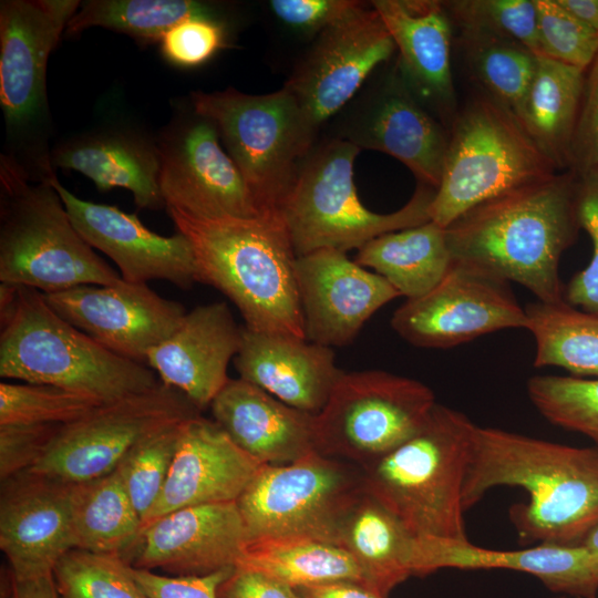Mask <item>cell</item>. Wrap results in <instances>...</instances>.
I'll return each mask as SVG.
<instances>
[{
	"label": "cell",
	"instance_id": "43",
	"mask_svg": "<svg viewBox=\"0 0 598 598\" xmlns=\"http://www.w3.org/2000/svg\"><path fill=\"white\" fill-rule=\"evenodd\" d=\"M538 54L584 70L598 54V32L590 29L557 0H534Z\"/></svg>",
	"mask_w": 598,
	"mask_h": 598
},
{
	"label": "cell",
	"instance_id": "1",
	"mask_svg": "<svg viewBox=\"0 0 598 598\" xmlns=\"http://www.w3.org/2000/svg\"><path fill=\"white\" fill-rule=\"evenodd\" d=\"M523 488L509 509L523 544L578 545L598 525V447H576L478 426L463 488L464 509L492 488Z\"/></svg>",
	"mask_w": 598,
	"mask_h": 598
},
{
	"label": "cell",
	"instance_id": "23",
	"mask_svg": "<svg viewBox=\"0 0 598 598\" xmlns=\"http://www.w3.org/2000/svg\"><path fill=\"white\" fill-rule=\"evenodd\" d=\"M262 465L214 420L200 414L186 420L163 491L142 527L181 508L237 502Z\"/></svg>",
	"mask_w": 598,
	"mask_h": 598
},
{
	"label": "cell",
	"instance_id": "45",
	"mask_svg": "<svg viewBox=\"0 0 598 598\" xmlns=\"http://www.w3.org/2000/svg\"><path fill=\"white\" fill-rule=\"evenodd\" d=\"M225 22L216 17H195L171 28L161 39L163 56L182 68L198 66L226 47Z\"/></svg>",
	"mask_w": 598,
	"mask_h": 598
},
{
	"label": "cell",
	"instance_id": "40",
	"mask_svg": "<svg viewBox=\"0 0 598 598\" xmlns=\"http://www.w3.org/2000/svg\"><path fill=\"white\" fill-rule=\"evenodd\" d=\"M185 421L167 424L142 439L114 470L142 522L163 491Z\"/></svg>",
	"mask_w": 598,
	"mask_h": 598
},
{
	"label": "cell",
	"instance_id": "36",
	"mask_svg": "<svg viewBox=\"0 0 598 598\" xmlns=\"http://www.w3.org/2000/svg\"><path fill=\"white\" fill-rule=\"evenodd\" d=\"M195 17H216L215 9L195 0H89L81 2L65 33L75 35L102 27L146 42H159L171 28Z\"/></svg>",
	"mask_w": 598,
	"mask_h": 598
},
{
	"label": "cell",
	"instance_id": "47",
	"mask_svg": "<svg viewBox=\"0 0 598 598\" xmlns=\"http://www.w3.org/2000/svg\"><path fill=\"white\" fill-rule=\"evenodd\" d=\"M367 6L355 0H271L269 7L283 23L320 33Z\"/></svg>",
	"mask_w": 598,
	"mask_h": 598
},
{
	"label": "cell",
	"instance_id": "53",
	"mask_svg": "<svg viewBox=\"0 0 598 598\" xmlns=\"http://www.w3.org/2000/svg\"><path fill=\"white\" fill-rule=\"evenodd\" d=\"M570 14L598 32V0H557Z\"/></svg>",
	"mask_w": 598,
	"mask_h": 598
},
{
	"label": "cell",
	"instance_id": "32",
	"mask_svg": "<svg viewBox=\"0 0 598 598\" xmlns=\"http://www.w3.org/2000/svg\"><path fill=\"white\" fill-rule=\"evenodd\" d=\"M354 260L406 299L430 291L453 262L445 228L432 220L373 238L358 249Z\"/></svg>",
	"mask_w": 598,
	"mask_h": 598
},
{
	"label": "cell",
	"instance_id": "31",
	"mask_svg": "<svg viewBox=\"0 0 598 598\" xmlns=\"http://www.w3.org/2000/svg\"><path fill=\"white\" fill-rule=\"evenodd\" d=\"M587 70L537 54L533 80L515 115L559 172L570 166Z\"/></svg>",
	"mask_w": 598,
	"mask_h": 598
},
{
	"label": "cell",
	"instance_id": "33",
	"mask_svg": "<svg viewBox=\"0 0 598 598\" xmlns=\"http://www.w3.org/2000/svg\"><path fill=\"white\" fill-rule=\"evenodd\" d=\"M235 567L259 571L295 589L341 580L364 582L347 550L313 537L248 540Z\"/></svg>",
	"mask_w": 598,
	"mask_h": 598
},
{
	"label": "cell",
	"instance_id": "29",
	"mask_svg": "<svg viewBox=\"0 0 598 598\" xmlns=\"http://www.w3.org/2000/svg\"><path fill=\"white\" fill-rule=\"evenodd\" d=\"M49 163L80 172L100 192L114 187L132 192L138 209H166L158 146L145 137L118 130L93 132L56 146Z\"/></svg>",
	"mask_w": 598,
	"mask_h": 598
},
{
	"label": "cell",
	"instance_id": "24",
	"mask_svg": "<svg viewBox=\"0 0 598 598\" xmlns=\"http://www.w3.org/2000/svg\"><path fill=\"white\" fill-rule=\"evenodd\" d=\"M442 568L527 573L551 591L569 597L595 598L598 590V556L582 545L538 544L526 549L497 550L470 540L414 537L410 553L412 576Z\"/></svg>",
	"mask_w": 598,
	"mask_h": 598
},
{
	"label": "cell",
	"instance_id": "19",
	"mask_svg": "<svg viewBox=\"0 0 598 598\" xmlns=\"http://www.w3.org/2000/svg\"><path fill=\"white\" fill-rule=\"evenodd\" d=\"M296 280L305 337L329 348L351 343L374 312L401 297L383 277L336 249L298 256Z\"/></svg>",
	"mask_w": 598,
	"mask_h": 598
},
{
	"label": "cell",
	"instance_id": "52",
	"mask_svg": "<svg viewBox=\"0 0 598 598\" xmlns=\"http://www.w3.org/2000/svg\"><path fill=\"white\" fill-rule=\"evenodd\" d=\"M12 598H60V596L53 574H49L28 579H16L12 576Z\"/></svg>",
	"mask_w": 598,
	"mask_h": 598
},
{
	"label": "cell",
	"instance_id": "9",
	"mask_svg": "<svg viewBox=\"0 0 598 598\" xmlns=\"http://www.w3.org/2000/svg\"><path fill=\"white\" fill-rule=\"evenodd\" d=\"M190 107L216 126L228 155L261 206L279 212L317 137L289 91H197L190 93Z\"/></svg>",
	"mask_w": 598,
	"mask_h": 598
},
{
	"label": "cell",
	"instance_id": "49",
	"mask_svg": "<svg viewBox=\"0 0 598 598\" xmlns=\"http://www.w3.org/2000/svg\"><path fill=\"white\" fill-rule=\"evenodd\" d=\"M130 568L134 579L150 598H218V586L235 567L204 576H164L153 570L132 566Z\"/></svg>",
	"mask_w": 598,
	"mask_h": 598
},
{
	"label": "cell",
	"instance_id": "22",
	"mask_svg": "<svg viewBox=\"0 0 598 598\" xmlns=\"http://www.w3.org/2000/svg\"><path fill=\"white\" fill-rule=\"evenodd\" d=\"M49 181L76 230L92 248L114 261L123 280L135 283L165 280L185 290L198 282L194 250L183 234L158 235L135 214L79 198L53 173Z\"/></svg>",
	"mask_w": 598,
	"mask_h": 598
},
{
	"label": "cell",
	"instance_id": "13",
	"mask_svg": "<svg viewBox=\"0 0 598 598\" xmlns=\"http://www.w3.org/2000/svg\"><path fill=\"white\" fill-rule=\"evenodd\" d=\"M337 115L333 137L385 153L419 184L439 187L448 128L414 94L398 60L380 66Z\"/></svg>",
	"mask_w": 598,
	"mask_h": 598
},
{
	"label": "cell",
	"instance_id": "16",
	"mask_svg": "<svg viewBox=\"0 0 598 598\" xmlns=\"http://www.w3.org/2000/svg\"><path fill=\"white\" fill-rule=\"evenodd\" d=\"M394 51V42L370 2L321 31L283 87L317 134Z\"/></svg>",
	"mask_w": 598,
	"mask_h": 598
},
{
	"label": "cell",
	"instance_id": "44",
	"mask_svg": "<svg viewBox=\"0 0 598 598\" xmlns=\"http://www.w3.org/2000/svg\"><path fill=\"white\" fill-rule=\"evenodd\" d=\"M578 176L577 213L579 226L592 245L587 267L573 276L564 289V299L584 311L598 315V167Z\"/></svg>",
	"mask_w": 598,
	"mask_h": 598
},
{
	"label": "cell",
	"instance_id": "41",
	"mask_svg": "<svg viewBox=\"0 0 598 598\" xmlns=\"http://www.w3.org/2000/svg\"><path fill=\"white\" fill-rule=\"evenodd\" d=\"M95 399L40 383H0V425L68 424L100 405Z\"/></svg>",
	"mask_w": 598,
	"mask_h": 598
},
{
	"label": "cell",
	"instance_id": "50",
	"mask_svg": "<svg viewBox=\"0 0 598 598\" xmlns=\"http://www.w3.org/2000/svg\"><path fill=\"white\" fill-rule=\"evenodd\" d=\"M218 598H300L295 588L259 571L235 567L218 586Z\"/></svg>",
	"mask_w": 598,
	"mask_h": 598
},
{
	"label": "cell",
	"instance_id": "46",
	"mask_svg": "<svg viewBox=\"0 0 598 598\" xmlns=\"http://www.w3.org/2000/svg\"><path fill=\"white\" fill-rule=\"evenodd\" d=\"M59 424L0 425V480L29 471L44 454Z\"/></svg>",
	"mask_w": 598,
	"mask_h": 598
},
{
	"label": "cell",
	"instance_id": "6",
	"mask_svg": "<svg viewBox=\"0 0 598 598\" xmlns=\"http://www.w3.org/2000/svg\"><path fill=\"white\" fill-rule=\"evenodd\" d=\"M51 174L33 178L16 156L0 157V282L42 293L117 282L74 227Z\"/></svg>",
	"mask_w": 598,
	"mask_h": 598
},
{
	"label": "cell",
	"instance_id": "17",
	"mask_svg": "<svg viewBox=\"0 0 598 598\" xmlns=\"http://www.w3.org/2000/svg\"><path fill=\"white\" fill-rule=\"evenodd\" d=\"M80 4L75 0L1 1L0 104L12 133L28 132L47 118L49 56Z\"/></svg>",
	"mask_w": 598,
	"mask_h": 598
},
{
	"label": "cell",
	"instance_id": "15",
	"mask_svg": "<svg viewBox=\"0 0 598 598\" xmlns=\"http://www.w3.org/2000/svg\"><path fill=\"white\" fill-rule=\"evenodd\" d=\"M166 209L200 218H251L268 213L220 145L216 126L192 107L156 142Z\"/></svg>",
	"mask_w": 598,
	"mask_h": 598
},
{
	"label": "cell",
	"instance_id": "38",
	"mask_svg": "<svg viewBox=\"0 0 598 598\" xmlns=\"http://www.w3.org/2000/svg\"><path fill=\"white\" fill-rule=\"evenodd\" d=\"M527 394L548 422L586 435L598 447V378L535 375Z\"/></svg>",
	"mask_w": 598,
	"mask_h": 598
},
{
	"label": "cell",
	"instance_id": "26",
	"mask_svg": "<svg viewBox=\"0 0 598 598\" xmlns=\"http://www.w3.org/2000/svg\"><path fill=\"white\" fill-rule=\"evenodd\" d=\"M414 94L446 127L457 112L451 49L453 24L442 1L374 0Z\"/></svg>",
	"mask_w": 598,
	"mask_h": 598
},
{
	"label": "cell",
	"instance_id": "34",
	"mask_svg": "<svg viewBox=\"0 0 598 598\" xmlns=\"http://www.w3.org/2000/svg\"><path fill=\"white\" fill-rule=\"evenodd\" d=\"M72 517L75 549L122 558L143 525L115 471L73 484Z\"/></svg>",
	"mask_w": 598,
	"mask_h": 598
},
{
	"label": "cell",
	"instance_id": "14",
	"mask_svg": "<svg viewBox=\"0 0 598 598\" xmlns=\"http://www.w3.org/2000/svg\"><path fill=\"white\" fill-rule=\"evenodd\" d=\"M391 327L413 346L446 349L504 329H526L527 316L507 280L453 260L435 287L394 311Z\"/></svg>",
	"mask_w": 598,
	"mask_h": 598
},
{
	"label": "cell",
	"instance_id": "25",
	"mask_svg": "<svg viewBox=\"0 0 598 598\" xmlns=\"http://www.w3.org/2000/svg\"><path fill=\"white\" fill-rule=\"evenodd\" d=\"M240 343L241 327L227 303L202 305L187 312L175 332L148 352L145 363L163 384L203 410L229 381L228 364Z\"/></svg>",
	"mask_w": 598,
	"mask_h": 598
},
{
	"label": "cell",
	"instance_id": "11",
	"mask_svg": "<svg viewBox=\"0 0 598 598\" xmlns=\"http://www.w3.org/2000/svg\"><path fill=\"white\" fill-rule=\"evenodd\" d=\"M363 488L359 466L313 451L262 465L237 499L249 540L313 537L334 543L337 524Z\"/></svg>",
	"mask_w": 598,
	"mask_h": 598
},
{
	"label": "cell",
	"instance_id": "4",
	"mask_svg": "<svg viewBox=\"0 0 598 598\" xmlns=\"http://www.w3.org/2000/svg\"><path fill=\"white\" fill-rule=\"evenodd\" d=\"M0 377L114 402L156 386L155 372L107 350L58 315L39 290L0 286Z\"/></svg>",
	"mask_w": 598,
	"mask_h": 598
},
{
	"label": "cell",
	"instance_id": "18",
	"mask_svg": "<svg viewBox=\"0 0 598 598\" xmlns=\"http://www.w3.org/2000/svg\"><path fill=\"white\" fill-rule=\"evenodd\" d=\"M63 319L123 358L144 363L186 316L183 305L166 299L147 283L122 278L112 285H83L43 293Z\"/></svg>",
	"mask_w": 598,
	"mask_h": 598
},
{
	"label": "cell",
	"instance_id": "10",
	"mask_svg": "<svg viewBox=\"0 0 598 598\" xmlns=\"http://www.w3.org/2000/svg\"><path fill=\"white\" fill-rule=\"evenodd\" d=\"M436 403L417 380L383 370L343 371L316 415V450L362 467L416 433Z\"/></svg>",
	"mask_w": 598,
	"mask_h": 598
},
{
	"label": "cell",
	"instance_id": "56",
	"mask_svg": "<svg viewBox=\"0 0 598 598\" xmlns=\"http://www.w3.org/2000/svg\"><path fill=\"white\" fill-rule=\"evenodd\" d=\"M556 598H580V597L559 596V597H556Z\"/></svg>",
	"mask_w": 598,
	"mask_h": 598
},
{
	"label": "cell",
	"instance_id": "48",
	"mask_svg": "<svg viewBox=\"0 0 598 598\" xmlns=\"http://www.w3.org/2000/svg\"><path fill=\"white\" fill-rule=\"evenodd\" d=\"M595 167H598V54L587 70L568 171L581 175Z\"/></svg>",
	"mask_w": 598,
	"mask_h": 598
},
{
	"label": "cell",
	"instance_id": "42",
	"mask_svg": "<svg viewBox=\"0 0 598 598\" xmlns=\"http://www.w3.org/2000/svg\"><path fill=\"white\" fill-rule=\"evenodd\" d=\"M442 2L457 31L505 38L538 54L534 0H448Z\"/></svg>",
	"mask_w": 598,
	"mask_h": 598
},
{
	"label": "cell",
	"instance_id": "39",
	"mask_svg": "<svg viewBox=\"0 0 598 598\" xmlns=\"http://www.w3.org/2000/svg\"><path fill=\"white\" fill-rule=\"evenodd\" d=\"M60 598H150L120 556L72 549L55 565Z\"/></svg>",
	"mask_w": 598,
	"mask_h": 598
},
{
	"label": "cell",
	"instance_id": "30",
	"mask_svg": "<svg viewBox=\"0 0 598 598\" xmlns=\"http://www.w3.org/2000/svg\"><path fill=\"white\" fill-rule=\"evenodd\" d=\"M414 535L380 501L362 488L342 513L334 543L358 565L363 580L384 597L412 576Z\"/></svg>",
	"mask_w": 598,
	"mask_h": 598
},
{
	"label": "cell",
	"instance_id": "2",
	"mask_svg": "<svg viewBox=\"0 0 598 598\" xmlns=\"http://www.w3.org/2000/svg\"><path fill=\"white\" fill-rule=\"evenodd\" d=\"M577 186L564 171L475 205L445 228L453 260L517 282L539 301L563 300L560 258L580 229Z\"/></svg>",
	"mask_w": 598,
	"mask_h": 598
},
{
	"label": "cell",
	"instance_id": "37",
	"mask_svg": "<svg viewBox=\"0 0 598 598\" xmlns=\"http://www.w3.org/2000/svg\"><path fill=\"white\" fill-rule=\"evenodd\" d=\"M456 40L480 91L514 112L533 80L537 54L518 42L484 33L458 31Z\"/></svg>",
	"mask_w": 598,
	"mask_h": 598
},
{
	"label": "cell",
	"instance_id": "7",
	"mask_svg": "<svg viewBox=\"0 0 598 598\" xmlns=\"http://www.w3.org/2000/svg\"><path fill=\"white\" fill-rule=\"evenodd\" d=\"M360 151L330 137L315 144L300 164L279 208L297 257L320 249L347 252L380 235L431 220L435 189L423 184L393 213L378 214L365 207L353 178Z\"/></svg>",
	"mask_w": 598,
	"mask_h": 598
},
{
	"label": "cell",
	"instance_id": "12",
	"mask_svg": "<svg viewBox=\"0 0 598 598\" xmlns=\"http://www.w3.org/2000/svg\"><path fill=\"white\" fill-rule=\"evenodd\" d=\"M199 412L182 392L159 382L145 392L100 404L61 425L29 472L70 484L101 477L113 472L148 434Z\"/></svg>",
	"mask_w": 598,
	"mask_h": 598
},
{
	"label": "cell",
	"instance_id": "27",
	"mask_svg": "<svg viewBox=\"0 0 598 598\" xmlns=\"http://www.w3.org/2000/svg\"><path fill=\"white\" fill-rule=\"evenodd\" d=\"M233 361L240 379L313 415L323 409L343 372L332 348L246 327H241L240 348Z\"/></svg>",
	"mask_w": 598,
	"mask_h": 598
},
{
	"label": "cell",
	"instance_id": "51",
	"mask_svg": "<svg viewBox=\"0 0 598 598\" xmlns=\"http://www.w3.org/2000/svg\"><path fill=\"white\" fill-rule=\"evenodd\" d=\"M300 598H388L362 581L341 580L296 588Z\"/></svg>",
	"mask_w": 598,
	"mask_h": 598
},
{
	"label": "cell",
	"instance_id": "21",
	"mask_svg": "<svg viewBox=\"0 0 598 598\" xmlns=\"http://www.w3.org/2000/svg\"><path fill=\"white\" fill-rule=\"evenodd\" d=\"M72 488L29 471L1 481L0 549L16 579L53 574L76 548Z\"/></svg>",
	"mask_w": 598,
	"mask_h": 598
},
{
	"label": "cell",
	"instance_id": "3",
	"mask_svg": "<svg viewBox=\"0 0 598 598\" xmlns=\"http://www.w3.org/2000/svg\"><path fill=\"white\" fill-rule=\"evenodd\" d=\"M166 212L193 247L198 282L223 292L238 308L244 327L306 338L297 255L279 212L251 218Z\"/></svg>",
	"mask_w": 598,
	"mask_h": 598
},
{
	"label": "cell",
	"instance_id": "20",
	"mask_svg": "<svg viewBox=\"0 0 598 598\" xmlns=\"http://www.w3.org/2000/svg\"><path fill=\"white\" fill-rule=\"evenodd\" d=\"M248 540L236 502L190 506L144 525L123 559L172 576H204L234 568Z\"/></svg>",
	"mask_w": 598,
	"mask_h": 598
},
{
	"label": "cell",
	"instance_id": "5",
	"mask_svg": "<svg viewBox=\"0 0 598 598\" xmlns=\"http://www.w3.org/2000/svg\"><path fill=\"white\" fill-rule=\"evenodd\" d=\"M477 425L436 403L420 430L363 465V488L415 537L468 540L463 488Z\"/></svg>",
	"mask_w": 598,
	"mask_h": 598
},
{
	"label": "cell",
	"instance_id": "54",
	"mask_svg": "<svg viewBox=\"0 0 598 598\" xmlns=\"http://www.w3.org/2000/svg\"><path fill=\"white\" fill-rule=\"evenodd\" d=\"M0 598H12V575L8 566L1 568Z\"/></svg>",
	"mask_w": 598,
	"mask_h": 598
},
{
	"label": "cell",
	"instance_id": "35",
	"mask_svg": "<svg viewBox=\"0 0 598 598\" xmlns=\"http://www.w3.org/2000/svg\"><path fill=\"white\" fill-rule=\"evenodd\" d=\"M526 329L533 334L534 367H559L574 377L598 378V315L565 299L535 301L525 307Z\"/></svg>",
	"mask_w": 598,
	"mask_h": 598
},
{
	"label": "cell",
	"instance_id": "8",
	"mask_svg": "<svg viewBox=\"0 0 598 598\" xmlns=\"http://www.w3.org/2000/svg\"><path fill=\"white\" fill-rule=\"evenodd\" d=\"M447 128L442 178L429 208L444 228L488 198L559 172L515 113L482 91L458 106Z\"/></svg>",
	"mask_w": 598,
	"mask_h": 598
},
{
	"label": "cell",
	"instance_id": "55",
	"mask_svg": "<svg viewBox=\"0 0 598 598\" xmlns=\"http://www.w3.org/2000/svg\"><path fill=\"white\" fill-rule=\"evenodd\" d=\"M578 545H582L598 556V525L590 529Z\"/></svg>",
	"mask_w": 598,
	"mask_h": 598
},
{
	"label": "cell",
	"instance_id": "28",
	"mask_svg": "<svg viewBox=\"0 0 598 598\" xmlns=\"http://www.w3.org/2000/svg\"><path fill=\"white\" fill-rule=\"evenodd\" d=\"M209 408L233 442L264 465L288 464L317 451L316 415L240 378L229 379Z\"/></svg>",
	"mask_w": 598,
	"mask_h": 598
}]
</instances>
